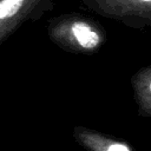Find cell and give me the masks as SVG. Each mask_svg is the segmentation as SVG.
Wrapping results in <instances>:
<instances>
[{
  "instance_id": "1",
  "label": "cell",
  "mask_w": 151,
  "mask_h": 151,
  "mask_svg": "<svg viewBox=\"0 0 151 151\" xmlns=\"http://www.w3.org/2000/svg\"><path fill=\"white\" fill-rule=\"evenodd\" d=\"M46 32L55 46L72 54L93 55L107 42L106 29L100 22L79 12L51 18Z\"/></svg>"
},
{
  "instance_id": "2",
  "label": "cell",
  "mask_w": 151,
  "mask_h": 151,
  "mask_svg": "<svg viewBox=\"0 0 151 151\" xmlns=\"http://www.w3.org/2000/svg\"><path fill=\"white\" fill-rule=\"evenodd\" d=\"M91 12L130 28L151 27V0H81Z\"/></svg>"
},
{
  "instance_id": "3",
  "label": "cell",
  "mask_w": 151,
  "mask_h": 151,
  "mask_svg": "<svg viewBox=\"0 0 151 151\" xmlns=\"http://www.w3.org/2000/svg\"><path fill=\"white\" fill-rule=\"evenodd\" d=\"M53 7V0H0V46L22 24L39 20Z\"/></svg>"
},
{
  "instance_id": "4",
  "label": "cell",
  "mask_w": 151,
  "mask_h": 151,
  "mask_svg": "<svg viewBox=\"0 0 151 151\" xmlns=\"http://www.w3.org/2000/svg\"><path fill=\"white\" fill-rule=\"evenodd\" d=\"M72 136L74 140L86 151H137L133 145L126 140L87 126H74Z\"/></svg>"
},
{
  "instance_id": "5",
  "label": "cell",
  "mask_w": 151,
  "mask_h": 151,
  "mask_svg": "<svg viewBox=\"0 0 151 151\" xmlns=\"http://www.w3.org/2000/svg\"><path fill=\"white\" fill-rule=\"evenodd\" d=\"M130 84L138 116L151 118V64L137 70L132 74Z\"/></svg>"
}]
</instances>
